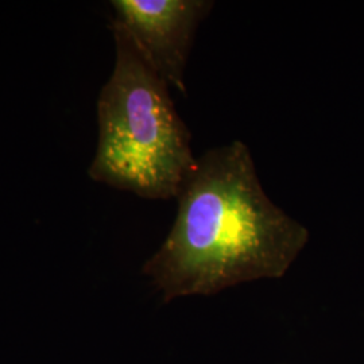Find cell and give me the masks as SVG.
Masks as SVG:
<instances>
[{
    "mask_svg": "<svg viewBox=\"0 0 364 364\" xmlns=\"http://www.w3.org/2000/svg\"><path fill=\"white\" fill-rule=\"evenodd\" d=\"M176 198L173 227L144 266L165 302L282 278L309 240L266 195L240 141L197 156Z\"/></svg>",
    "mask_w": 364,
    "mask_h": 364,
    "instance_id": "1",
    "label": "cell"
},
{
    "mask_svg": "<svg viewBox=\"0 0 364 364\" xmlns=\"http://www.w3.org/2000/svg\"><path fill=\"white\" fill-rule=\"evenodd\" d=\"M114 21L123 27L166 84L186 95L185 69L196 30L213 7L210 0H114Z\"/></svg>",
    "mask_w": 364,
    "mask_h": 364,
    "instance_id": "3",
    "label": "cell"
},
{
    "mask_svg": "<svg viewBox=\"0 0 364 364\" xmlns=\"http://www.w3.org/2000/svg\"><path fill=\"white\" fill-rule=\"evenodd\" d=\"M115 68L97 100L99 144L92 180L149 200L176 198L197 156L169 85L127 31L111 22Z\"/></svg>",
    "mask_w": 364,
    "mask_h": 364,
    "instance_id": "2",
    "label": "cell"
}]
</instances>
